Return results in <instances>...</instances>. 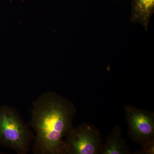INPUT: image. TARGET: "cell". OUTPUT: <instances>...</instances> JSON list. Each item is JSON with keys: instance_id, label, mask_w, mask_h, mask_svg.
Listing matches in <instances>:
<instances>
[{"instance_id": "3957f363", "label": "cell", "mask_w": 154, "mask_h": 154, "mask_svg": "<svg viewBox=\"0 0 154 154\" xmlns=\"http://www.w3.org/2000/svg\"><path fill=\"white\" fill-rule=\"evenodd\" d=\"M63 144L64 154H100L103 140L99 128L84 122L73 128Z\"/></svg>"}, {"instance_id": "5b68a950", "label": "cell", "mask_w": 154, "mask_h": 154, "mask_svg": "<svg viewBox=\"0 0 154 154\" xmlns=\"http://www.w3.org/2000/svg\"><path fill=\"white\" fill-rule=\"evenodd\" d=\"M121 126L116 125L102 144L100 154H132L131 148L122 135Z\"/></svg>"}, {"instance_id": "6da1fadb", "label": "cell", "mask_w": 154, "mask_h": 154, "mask_svg": "<svg viewBox=\"0 0 154 154\" xmlns=\"http://www.w3.org/2000/svg\"><path fill=\"white\" fill-rule=\"evenodd\" d=\"M77 110L73 103L54 92L42 94L33 103L29 126L36 133L33 151L64 154L63 140L74 128Z\"/></svg>"}, {"instance_id": "277c9868", "label": "cell", "mask_w": 154, "mask_h": 154, "mask_svg": "<svg viewBox=\"0 0 154 154\" xmlns=\"http://www.w3.org/2000/svg\"><path fill=\"white\" fill-rule=\"evenodd\" d=\"M127 134L131 140L143 146L154 141V113L134 106H125Z\"/></svg>"}, {"instance_id": "52a82bcc", "label": "cell", "mask_w": 154, "mask_h": 154, "mask_svg": "<svg viewBox=\"0 0 154 154\" xmlns=\"http://www.w3.org/2000/svg\"><path fill=\"white\" fill-rule=\"evenodd\" d=\"M134 154H154V141L146 144L142 146L141 149L134 152Z\"/></svg>"}, {"instance_id": "7a4b0ae2", "label": "cell", "mask_w": 154, "mask_h": 154, "mask_svg": "<svg viewBox=\"0 0 154 154\" xmlns=\"http://www.w3.org/2000/svg\"><path fill=\"white\" fill-rule=\"evenodd\" d=\"M34 138L29 125L23 121L15 108L0 106V145L14 150L18 154H26Z\"/></svg>"}, {"instance_id": "8992f818", "label": "cell", "mask_w": 154, "mask_h": 154, "mask_svg": "<svg viewBox=\"0 0 154 154\" xmlns=\"http://www.w3.org/2000/svg\"><path fill=\"white\" fill-rule=\"evenodd\" d=\"M154 9V0H132L131 21L139 23L147 30Z\"/></svg>"}]
</instances>
